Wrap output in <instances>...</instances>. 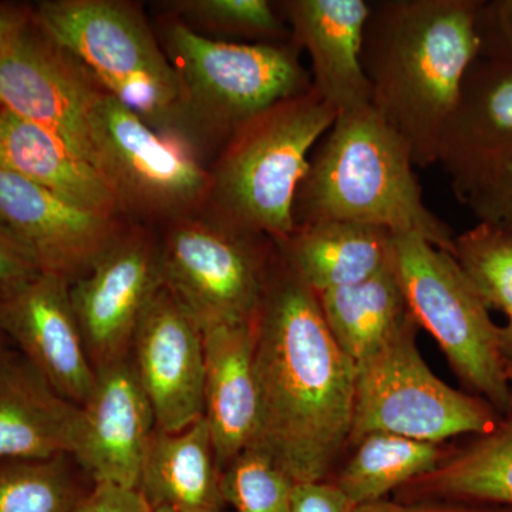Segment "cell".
I'll list each match as a JSON object with an SVG mask.
<instances>
[{
	"label": "cell",
	"mask_w": 512,
	"mask_h": 512,
	"mask_svg": "<svg viewBox=\"0 0 512 512\" xmlns=\"http://www.w3.org/2000/svg\"><path fill=\"white\" fill-rule=\"evenodd\" d=\"M103 90L93 74L43 35L35 22L0 55V107L52 131L90 164L87 120Z\"/></svg>",
	"instance_id": "8fae6325"
},
{
	"label": "cell",
	"mask_w": 512,
	"mask_h": 512,
	"mask_svg": "<svg viewBox=\"0 0 512 512\" xmlns=\"http://www.w3.org/2000/svg\"><path fill=\"white\" fill-rule=\"evenodd\" d=\"M9 352H12V349L9 348V340L0 332V359L8 355Z\"/></svg>",
	"instance_id": "f35d334b"
},
{
	"label": "cell",
	"mask_w": 512,
	"mask_h": 512,
	"mask_svg": "<svg viewBox=\"0 0 512 512\" xmlns=\"http://www.w3.org/2000/svg\"><path fill=\"white\" fill-rule=\"evenodd\" d=\"M356 505L330 481L295 484L289 512H355Z\"/></svg>",
	"instance_id": "e575fe53"
},
{
	"label": "cell",
	"mask_w": 512,
	"mask_h": 512,
	"mask_svg": "<svg viewBox=\"0 0 512 512\" xmlns=\"http://www.w3.org/2000/svg\"><path fill=\"white\" fill-rule=\"evenodd\" d=\"M254 330L259 416L251 446L295 484L329 480L348 451L356 367L333 339L318 295L278 247Z\"/></svg>",
	"instance_id": "6da1fadb"
},
{
	"label": "cell",
	"mask_w": 512,
	"mask_h": 512,
	"mask_svg": "<svg viewBox=\"0 0 512 512\" xmlns=\"http://www.w3.org/2000/svg\"><path fill=\"white\" fill-rule=\"evenodd\" d=\"M0 167L86 210L117 217L119 202L89 161L46 128L0 107Z\"/></svg>",
	"instance_id": "603a6c76"
},
{
	"label": "cell",
	"mask_w": 512,
	"mask_h": 512,
	"mask_svg": "<svg viewBox=\"0 0 512 512\" xmlns=\"http://www.w3.org/2000/svg\"><path fill=\"white\" fill-rule=\"evenodd\" d=\"M355 512H512V508L495 507V505H480L467 503H453V501H404L386 498L356 507Z\"/></svg>",
	"instance_id": "d590c367"
},
{
	"label": "cell",
	"mask_w": 512,
	"mask_h": 512,
	"mask_svg": "<svg viewBox=\"0 0 512 512\" xmlns=\"http://www.w3.org/2000/svg\"><path fill=\"white\" fill-rule=\"evenodd\" d=\"M480 0L370 2L362 64L370 106L416 167L437 164L441 127L478 57Z\"/></svg>",
	"instance_id": "7a4b0ae2"
},
{
	"label": "cell",
	"mask_w": 512,
	"mask_h": 512,
	"mask_svg": "<svg viewBox=\"0 0 512 512\" xmlns=\"http://www.w3.org/2000/svg\"><path fill=\"white\" fill-rule=\"evenodd\" d=\"M72 282L42 272L19 291L0 298V332L47 384L82 407L96 384L74 312Z\"/></svg>",
	"instance_id": "5bb4252c"
},
{
	"label": "cell",
	"mask_w": 512,
	"mask_h": 512,
	"mask_svg": "<svg viewBox=\"0 0 512 512\" xmlns=\"http://www.w3.org/2000/svg\"><path fill=\"white\" fill-rule=\"evenodd\" d=\"M72 456L0 460V512H72L89 493Z\"/></svg>",
	"instance_id": "4316f807"
},
{
	"label": "cell",
	"mask_w": 512,
	"mask_h": 512,
	"mask_svg": "<svg viewBox=\"0 0 512 512\" xmlns=\"http://www.w3.org/2000/svg\"><path fill=\"white\" fill-rule=\"evenodd\" d=\"M320 311L342 352L355 367L379 353L410 322L392 261L360 284L318 293Z\"/></svg>",
	"instance_id": "d4e9b609"
},
{
	"label": "cell",
	"mask_w": 512,
	"mask_h": 512,
	"mask_svg": "<svg viewBox=\"0 0 512 512\" xmlns=\"http://www.w3.org/2000/svg\"><path fill=\"white\" fill-rule=\"evenodd\" d=\"M394 266L419 328L430 333L468 393L504 416L512 406V366L500 326L450 252L417 235H393Z\"/></svg>",
	"instance_id": "52a82bcc"
},
{
	"label": "cell",
	"mask_w": 512,
	"mask_h": 512,
	"mask_svg": "<svg viewBox=\"0 0 512 512\" xmlns=\"http://www.w3.org/2000/svg\"><path fill=\"white\" fill-rule=\"evenodd\" d=\"M73 458L93 484L137 488L156 419L130 356L96 369Z\"/></svg>",
	"instance_id": "e0dca14e"
},
{
	"label": "cell",
	"mask_w": 512,
	"mask_h": 512,
	"mask_svg": "<svg viewBox=\"0 0 512 512\" xmlns=\"http://www.w3.org/2000/svg\"><path fill=\"white\" fill-rule=\"evenodd\" d=\"M33 22L148 126L192 141L194 126L183 86L136 5L47 0L33 8Z\"/></svg>",
	"instance_id": "5b68a950"
},
{
	"label": "cell",
	"mask_w": 512,
	"mask_h": 512,
	"mask_svg": "<svg viewBox=\"0 0 512 512\" xmlns=\"http://www.w3.org/2000/svg\"><path fill=\"white\" fill-rule=\"evenodd\" d=\"M255 320V319H254ZM204 417L221 471L251 446L258 426L254 322L202 330Z\"/></svg>",
	"instance_id": "d6986e66"
},
{
	"label": "cell",
	"mask_w": 512,
	"mask_h": 512,
	"mask_svg": "<svg viewBox=\"0 0 512 512\" xmlns=\"http://www.w3.org/2000/svg\"><path fill=\"white\" fill-rule=\"evenodd\" d=\"M82 409L57 394L20 353L0 359V460L72 456Z\"/></svg>",
	"instance_id": "ffe728a7"
},
{
	"label": "cell",
	"mask_w": 512,
	"mask_h": 512,
	"mask_svg": "<svg viewBox=\"0 0 512 512\" xmlns=\"http://www.w3.org/2000/svg\"><path fill=\"white\" fill-rule=\"evenodd\" d=\"M276 245L204 217L173 222L160 247L164 285L201 330L254 322Z\"/></svg>",
	"instance_id": "30bf717a"
},
{
	"label": "cell",
	"mask_w": 512,
	"mask_h": 512,
	"mask_svg": "<svg viewBox=\"0 0 512 512\" xmlns=\"http://www.w3.org/2000/svg\"><path fill=\"white\" fill-rule=\"evenodd\" d=\"M454 259L488 309L512 319V228L477 224L454 238Z\"/></svg>",
	"instance_id": "83f0119b"
},
{
	"label": "cell",
	"mask_w": 512,
	"mask_h": 512,
	"mask_svg": "<svg viewBox=\"0 0 512 512\" xmlns=\"http://www.w3.org/2000/svg\"><path fill=\"white\" fill-rule=\"evenodd\" d=\"M437 164L461 204L512 165V64L474 60L441 127Z\"/></svg>",
	"instance_id": "9a60e30c"
},
{
	"label": "cell",
	"mask_w": 512,
	"mask_h": 512,
	"mask_svg": "<svg viewBox=\"0 0 512 512\" xmlns=\"http://www.w3.org/2000/svg\"><path fill=\"white\" fill-rule=\"evenodd\" d=\"M40 274L35 255L0 224V298L19 291Z\"/></svg>",
	"instance_id": "1f68e13d"
},
{
	"label": "cell",
	"mask_w": 512,
	"mask_h": 512,
	"mask_svg": "<svg viewBox=\"0 0 512 512\" xmlns=\"http://www.w3.org/2000/svg\"><path fill=\"white\" fill-rule=\"evenodd\" d=\"M164 46L183 86L198 141L221 148L269 107L312 89L311 72L292 40L238 43L168 23Z\"/></svg>",
	"instance_id": "8992f818"
},
{
	"label": "cell",
	"mask_w": 512,
	"mask_h": 512,
	"mask_svg": "<svg viewBox=\"0 0 512 512\" xmlns=\"http://www.w3.org/2000/svg\"><path fill=\"white\" fill-rule=\"evenodd\" d=\"M276 247L318 295L360 284L382 271L393 259V234L360 222L318 221L298 225Z\"/></svg>",
	"instance_id": "7402d4cb"
},
{
	"label": "cell",
	"mask_w": 512,
	"mask_h": 512,
	"mask_svg": "<svg viewBox=\"0 0 512 512\" xmlns=\"http://www.w3.org/2000/svg\"><path fill=\"white\" fill-rule=\"evenodd\" d=\"M72 512H154L137 488L93 484Z\"/></svg>",
	"instance_id": "836d02e7"
},
{
	"label": "cell",
	"mask_w": 512,
	"mask_h": 512,
	"mask_svg": "<svg viewBox=\"0 0 512 512\" xmlns=\"http://www.w3.org/2000/svg\"><path fill=\"white\" fill-rule=\"evenodd\" d=\"M92 164L121 212L171 222L204 210L210 168L188 138L161 133L103 90L89 120Z\"/></svg>",
	"instance_id": "ba28073f"
},
{
	"label": "cell",
	"mask_w": 512,
	"mask_h": 512,
	"mask_svg": "<svg viewBox=\"0 0 512 512\" xmlns=\"http://www.w3.org/2000/svg\"><path fill=\"white\" fill-rule=\"evenodd\" d=\"M447 443H427L390 433H369L348 448L343 466L330 483L356 507L392 497L397 490L430 473L450 451Z\"/></svg>",
	"instance_id": "484cf974"
},
{
	"label": "cell",
	"mask_w": 512,
	"mask_h": 512,
	"mask_svg": "<svg viewBox=\"0 0 512 512\" xmlns=\"http://www.w3.org/2000/svg\"><path fill=\"white\" fill-rule=\"evenodd\" d=\"M168 5L188 20L185 25L238 39V43L291 40V32L276 3L268 0H178Z\"/></svg>",
	"instance_id": "f1b7e54d"
},
{
	"label": "cell",
	"mask_w": 512,
	"mask_h": 512,
	"mask_svg": "<svg viewBox=\"0 0 512 512\" xmlns=\"http://www.w3.org/2000/svg\"><path fill=\"white\" fill-rule=\"evenodd\" d=\"M295 483L271 456L249 446L222 470L224 503L234 512H289Z\"/></svg>",
	"instance_id": "f546056e"
},
{
	"label": "cell",
	"mask_w": 512,
	"mask_h": 512,
	"mask_svg": "<svg viewBox=\"0 0 512 512\" xmlns=\"http://www.w3.org/2000/svg\"><path fill=\"white\" fill-rule=\"evenodd\" d=\"M293 45L308 53L312 89L336 113L370 106L362 64L367 0H285L276 3Z\"/></svg>",
	"instance_id": "ac0fdd59"
},
{
	"label": "cell",
	"mask_w": 512,
	"mask_h": 512,
	"mask_svg": "<svg viewBox=\"0 0 512 512\" xmlns=\"http://www.w3.org/2000/svg\"><path fill=\"white\" fill-rule=\"evenodd\" d=\"M500 348L504 359L512 366V319L500 326Z\"/></svg>",
	"instance_id": "74e56055"
},
{
	"label": "cell",
	"mask_w": 512,
	"mask_h": 512,
	"mask_svg": "<svg viewBox=\"0 0 512 512\" xmlns=\"http://www.w3.org/2000/svg\"><path fill=\"white\" fill-rule=\"evenodd\" d=\"M163 285L160 247L147 232H123L70 296L94 369L130 356L141 316Z\"/></svg>",
	"instance_id": "7c38bea8"
},
{
	"label": "cell",
	"mask_w": 512,
	"mask_h": 512,
	"mask_svg": "<svg viewBox=\"0 0 512 512\" xmlns=\"http://www.w3.org/2000/svg\"><path fill=\"white\" fill-rule=\"evenodd\" d=\"M402 138L372 106L346 111L320 140L303 178L295 225L352 221L410 234L453 254L454 234L430 210Z\"/></svg>",
	"instance_id": "3957f363"
},
{
	"label": "cell",
	"mask_w": 512,
	"mask_h": 512,
	"mask_svg": "<svg viewBox=\"0 0 512 512\" xmlns=\"http://www.w3.org/2000/svg\"><path fill=\"white\" fill-rule=\"evenodd\" d=\"M154 512H173V511H168V510H156Z\"/></svg>",
	"instance_id": "ab89813d"
},
{
	"label": "cell",
	"mask_w": 512,
	"mask_h": 512,
	"mask_svg": "<svg viewBox=\"0 0 512 512\" xmlns=\"http://www.w3.org/2000/svg\"><path fill=\"white\" fill-rule=\"evenodd\" d=\"M33 23V8L0 3V55Z\"/></svg>",
	"instance_id": "8d00e7d4"
},
{
	"label": "cell",
	"mask_w": 512,
	"mask_h": 512,
	"mask_svg": "<svg viewBox=\"0 0 512 512\" xmlns=\"http://www.w3.org/2000/svg\"><path fill=\"white\" fill-rule=\"evenodd\" d=\"M0 224L35 255L42 272L82 278L123 234L117 217L64 200L0 167Z\"/></svg>",
	"instance_id": "2e32d148"
},
{
	"label": "cell",
	"mask_w": 512,
	"mask_h": 512,
	"mask_svg": "<svg viewBox=\"0 0 512 512\" xmlns=\"http://www.w3.org/2000/svg\"><path fill=\"white\" fill-rule=\"evenodd\" d=\"M404 503L453 501L512 508V406L487 433L450 448L439 466L392 495Z\"/></svg>",
	"instance_id": "cb8c5ba5"
},
{
	"label": "cell",
	"mask_w": 512,
	"mask_h": 512,
	"mask_svg": "<svg viewBox=\"0 0 512 512\" xmlns=\"http://www.w3.org/2000/svg\"><path fill=\"white\" fill-rule=\"evenodd\" d=\"M419 325L410 320L379 353L356 367L349 446L369 433L427 443L480 436L501 414L490 403L439 379L417 348Z\"/></svg>",
	"instance_id": "9c48e42d"
},
{
	"label": "cell",
	"mask_w": 512,
	"mask_h": 512,
	"mask_svg": "<svg viewBox=\"0 0 512 512\" xmlns=\"http://www.w3.org/2000/svg\"><path fill=\"white\" fill-rule=\"evenodd\" d=\"M476 30L478 57L512 64V0H480Z\"/></svg>",
	"instance_id": "4dcf8cb0"
},
{
	"label": "cell",
	"mask_w": 512,
	"mask_h": 512,
	"mask_svg": "<svg viewBox=\"0 0 512 512\" xmlns=\"http://www.w3.org/2000/svg\"><path fill=\"white\" fill-rule=\"evenodd\" d=\"M221 468L204 417L177 431L154 430L138 491L150 507L173 512H225Z\"/></svg>",
	"instance_id": "44dd1931"
},
{
	"label": "cell",
	"mask_w": 512,
	"mask_h": 512,
	"mask_svg": "<svg viewBox=\"0 0 512 512\" xmlns=\"http://www.w3.org/2000/svg\"><path fill=\"white\" fill-rule=\"evenodd\" d=\"M130 359L153 409L157 429L177 431L201 419L204 336L164 282L141 316Z\"/></svg>",
	"instance_id": "4fadbf2b"
},
{
	"label": "cell",
	"mask_w": 512,
	"mask_h": 512,
	"mask_svg": "<svg viewBox=\"0 0 512 512\" xmlns=\"http://www.w3.org/2000/svg\"><path fill=\"white\" fill-rule=\"evenodd\" d=\"M336 113L309 92L269 107L235 131L210 168L205 220L242 234L284 242L316 146Z\"/></svg>",
	"instance_id": "277c9868"
},
{
	"label": "cell",
	"mask_w": 512,
	"mask_h": 512,
	"mask_svg": "<svg viewBox=\"0 0 512 512\" xmlns=\"http://www.w3.org/2000/svg\"><path fill=\"white\" fill-rule=\"evenodd\" d=\"M477 221L512 228V165L481 185L464 202Z\"/></svg>",
	"instance_id": "d6a6232c"
}]
</instances>
